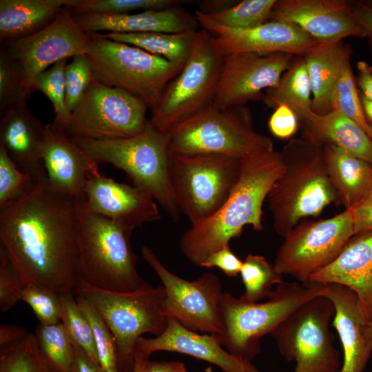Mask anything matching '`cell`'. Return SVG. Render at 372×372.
Returning <instances> with one entry per match:
<instances>
[{
	"label": "cell",
	"mask_w": 372,
	"mask_h": 372,
	"mask_svg": "<svg viewBox=\"0 0 372 372\" xmlns=\"http://www.w3.org/2000/svg\"><path fill=\"white\" fill-rule=\"evenodd\" d=\"M19 68L5 48L0 49V112L16 104L26 103Z\"/></svg>",
	"instance_id": "cell-44"
},
{
	"label": "cell",
	"mask_w": 372,
	"mask_h": 372,
	"mask_svg": "<svg viewBox=\"0 0 372 372\" xmlns=\"http://www.w3.org/2000/svg\"><path fill=\"white\" fill-rule=\"evenodd\" d=\"M148 358L140 354H135L134 364L132 372H143Z\"/></svg>",
	"instance_id": "cell-57"
},
{
	"label": "cell",
	"mask_w": 372,
	"mask_h": 372,
	"mask_svg": "<svg viewBox=\"0 0 372 372\" xmlns=\"http://www.w3.org/2000/svg\"><path fill=\"white\" fill-rule=\"evenodd\" d=\"M349 1H276L269 21L295 24L318 42L342 41L349 37H365L349 12Z\"/></svg>",
	"instance_id": "cell-19"
},
{
	"label": "cell",
	"mask_w": 372,
	"mask_h": 372,
	"mask_svg": "<svg viewBox=\"0 0 372 372\" xmlns=\"http://www.w3.org/2000/svg\"><path fill=\"white\" fill-rule=\"evenodd\" d=\"M91 39L65 7L43 30L1 45L21 73L24 92L28 98L37 77L56 62L85 54Z\"/></svg>",
	"instance_id": "cell-16"
},
{
	"label": "cell",
	"mask_w": 372,
	"mask_h": 372,
	"mask_svg": "<svg viewBox=\"0 0 372 372\" xmlns=\"http://www.w3.org/2000/svg\"><path fill=\"white\" fill-rule=\"evenodd\" d=\"M309 282L347 287L357 296L366 324L372 321V229L353 235L327 267Z\"/></svg>",
	"instance_id": "cell-23"
},
{
	"label": "cell",
	"mask_w": 372,
	"mask_h": 372,
	"mask_svg": "<svg viewBox=\"0 0 372 372\" xmlns=\"http://www.w3.org/2000/svg\"><path fill=\"white\" fill-rule=\"evenodd\" d=\"M298 118L295 112L287 105H278L271 115L268 125L271 134L277 138H291L297 131Z\"/></svg>",
	"instance_id": "cell-47"
},
{
	"label": "cell",
	"mask_w": 372,
	"mask_h": 372,
	"mask_svg": "<svg viewBox=\"0 0 372 372\" xmlns=\"http://www.w3.org/2000/svg\"><path fill=\"white\" fill-rule=\"evenodd\" d=\"M76 0H0V42L34 34L49 25Z\"/></svg>",
	"instance_id": "cell-30"
},
{
	"label": "cell",
	"mask_w": 372,
	"mask_h": 372,
	"mask_svg": "<svg viewBox=\"0 0 372 372\" xmlns=\"http://www.w3.org/2000/svg\"><path fill=\"white\" fill-rule=\"evenodd\" d=\"M323 145L327 176L338 201L353 209L372 188V165L329 143Z\"/></svg>",
	"instance_id": "cell-28"
},
{
	"label": "cell",
	"mask_w": 372,
	"mask_h": 372,
	"mask_svg": "<svg viewBox=\"0 0 372 372\" xmlns=\"http://www.w3.org/2000/svg\"><path fill=\"white\" fill-rule=\"evenodd\" d=\"M34 335L44 358L56 372H72L73 342L61 322L39 324Z\"/></svg>",
	"instance_id": "cell-35"
},
{
	"label": "cell",
	"mask_w": 372,
	"mask_h": 372,
	"mask_svg": "<svg viewBox=\"0 0 372 372\" xmlns=\"http://www.w3.org/2000/svg\"><path fill=\"white\" fill-rule=\"evenodd\" d=\"M353 235L350 209L327 219L302 220L283 237L273 265L282 276L307 282L335 259Z\"/></svg>",
	"instance_id": "cell-14"
},
{
	"label": "cell",
	"mask_w": 372,
	"mask_h": 372,
	"mask_svg": "<svg viewBox=\"0 0 372 372\" xmlns=\"http://www.w3.org/2000/svg\"><path fill=\"white\" fill-rule=\"evenodd\" d=\"M147 104L119 88L93 79L72 110L65 130L74 138L110 141L132 137L145 128Z\"/></svg>",
	"instance_id": "cell-13"
},
{
	"label": "cell",
	"mask_w": 372,
	"mask_h": 372,
	"mask_svg": "<svg viewBox=\"0 0 372 372\" xmlns=\"http://www.w3.org/2000/svg\"><path fill=\"white\" fill-rule=\"evenodd\" d=\"M223 57L214 45L211 32L198 30L188 60L152 110V125L168 132L211 105Z\"/></svg>",
	"instance_id": "cell-10"
},
{
	"label": "cell",
	"mask_w": 372,
	"mask_h": 372,
	"mask_svg": "<svg viewBox=\"0 0 372 372\" xmlns=\"http://www.w3.org/2000/svg\"><path fill=\"white\" fill-rule=\"evenodd\" d=\"M303 138L332 144L372 165V139L355 121L336 110L318 114L312 110L301 121Z\"/></svg>",
	"instance_id": "cell-27"
},
{
	"label": "cell",
	"mask_w": 372,
	"mask_h": 372,
	"mask_svg": "<svg viewBox=\"0 0 372 372\" xmlns=\"http://www.w3.org/2000/svg\"><path fill=\"white\" fill-rule=\"evenodd\" d=\"M94 79L91 64L85 54L74 56L65 71V104L71 113Z\"/></svg>",
	"instance_id": "cell-45"
},
{
	"label": "cell",
	"mask_w": 372,
	"mask_h": 372,
	"mask_svg": "<svg viewBox=\"0 0 372 372\" xmlns=\"http://www.w3.org/2000/svg\"><path fill=\"white\" fill-rule=\"evenodd\" d=\"M45 125L26 103L0 112V145L25 174L35 181L47 178L42 160Z\"/></svg>",
	"instance_id": "cell-24"
},
{
	"label": "cell",
	"mask_w": 372,
	"mask_h": 372,
	"mask_svg": "<svg viewBox=\"0 0 372 372\" xmlns=\"http://www.w3.org/2000/svg\"><path fill=\"white\" fill-rule=\"evenodd\" d=\"M174 155H216L241 159L274 149L271 139L258 132L244 105L212 104L168 132Z\"/></svg>",
	"instance_id": "cell-7"
},
{
	"label": "cell",
	"mask_w": 372,
	"mask_h": 372,
	"mask_svg": "<svg viewBox=\"0 0 372 372\" xmlns=\"http://www.w3.org/2000/svg\"><path fill=\"white\" fill-rule=\"evenodd\" d=\"M74 360L72 372H105L100 364L94 362L86 353L73 342Z\"/></svg>",
	"instance_id": "cell-51"
},
{
	"label": "cell",
	"mask_w": 372,
	"mask_h": 372,
	"mask_svg": "<svg viewBox=\"0 0 372 372\" xmlns=\"http://www.w3.org/2000/svg\"><path fill=\"white\" fill-rule=\"evenodd\" d=\"M74 16L85 32L179 33L197 30L199 25L196 17L180 4L164 10L143 11L136 14H80Z\"/></svg>",
	"instance_id": "cell-26"
},
{
	"label": "cell",
	"mask_w": 372,
	"mask_h": 372,
	"mask_svg": "<svg viewBox=\"0 0 372 372\" xmlns=\"http://www.w3.org/2000/svg\"><path fill=\"white\" fill-rule=\"evenodd\" d=\"M326 285L282 282L264 302H251L224 292L220 304L221 329L215 335L231 355L251 361L260 352V340L300 306L324 296Z\"/></svg>",
	"instance_id": "cell-5"
},
{
	"label": "cell",
	"mask_w": 372,
	"mask_h": 372,
	"mask_svg": "<svg viewBox=\"0 0 372 372\" xmlns=\"http://www.w3.org/2000/svg\"><path fill=\"white\" fill-rule=\"evenodd\" d=\"M276 0H244L218 12L204 14L196 9L195 17L203 30L214 27L247 29L269 21Z\"/></svg>",
	"instance_id": "cell-33"
},
{
	"label": "cell",
	"mask_w": 372,
	"mask_h": 372,
	"mask_svg": "<svg viewBox=\"0 0 372 372\" xmlns=\"http://www.w3.org/2000/svg\"><path fill=\"white\" fill-rule=\"evenodd\" d=\"M365 6L372 9V0L361 1Z\"/></svg>",
	"instance_id": "cell-59"
},
{
	"label": "cell",
	"mask_w": 372,
	"mask_h": 372,
	"mask_svg": "<svg viewBox=\"0 0 372 372\" xmlns=\"http://www.w3.org/2000/svg\"><path fill=\"white\" fill-rule=\"evenodd\" d=\"M367 333L369 338L372 340V321L367 324Z\"/></svg>",
	"instance_id": "cell-58"
},
{
	"label": "cell",
	"mask_w": 372,
	"mask_h": 372,
	"mask_svg": "<svg viewBox=\"0 0 372 372\" xmlns=\"http://www.w3.org/2000/svg\"><path fill=\"white\" fill-rule=\"evenodd\" d=\"M76 300L92 328L100 366L105 372H121L116 344L111 331L86 299L77 295Z\"/></svg>",
	"instance_id": "cell-40"
},
{
	"label": "cell",
	"mask_w": 372,
	"mask_h": 372,
	"mask_svg": "<svg viewBox=\"0 0 372 372\" xmlns=\"http://www.w3.org/2000/svg\"><path fill=\"white\" fill-rule=\"evenodd\" d=\"M74 293L87 300L111 331L121 372H132L135 345L143 334L158 336L167 327L163 286L116 292L92 287L78 277Z\"/></svg>",
	"instance_id": "cell-8"
},
{
	"label": "cell",
	"mask_w": 372,
	"mask_h": 372,
	"mask_svg": "<svg viewBox=\"0 0 372 372\" xmlns=\"http://www.w3.org/2000/svg\"><path fill=\"white\" fill-rule=\"evenodd\" d=\"M28 331L24 328L12 324H1L0 327V346L6 345L23 338Z\"/></svg>",
	"instance_id": "cell-53"
},
{
	"label": "cell",
	"mask_w": 372,
	"mask_h": 372,
	"mask_svg": "<svg viewBox=\"0 0 372 372\" xmlns=\"http://www.w3.org/2000/svg\"><path fill=\"white\" fill-rule=\"evenodd\" d=\"M240 275L245 287L240 297L251 302L269 298L273 291V286L284 282L282 276L264 256L251 254L243 260Z\"/></svg>",
	"instance_id": "cell-36"
},
{
	"label": "cell",
	"mask_w": 372,
	"mask_h": 372,
	"mask_svg": "<svg viewBox=\"0 0 372 372\" xmlns=\"http://www.w3.org/2000/svg\"><path fill=\"white\" fill-rule=\"evenodd\" d=\"M370 138L372 139V125L371 124Z\"/></svg>",
	"instance_id": "cell-61"
},
{
	"label": "cell",
	"mask_w": 372,
	"mask_h": 372,
	"mask_svg": "<svg viewBox=\"0 0 372 372\" xmlns=\"http://www.w3.org/2000/svg\"><path fill=\"white\" fill-rule=\"evenodd\" d=\"M184 363L178 361H147L143 372H178Z\"/></svg>",
	"instance_id": "cell-54"
},
{
	"label": "cell",
	"mask_w": 372,
	"mask_h": 372,
	"mask_svg": "<svg viewBox=\"0 0 372 372\" xmlns=\"http://www.w3.org/2000/svg\"><path fill=\"white\" fill-rule=\"evenodd\" d=\"M361 102L363 107L364 112L367 121L372 125V101L362 96L360 92Z\"/></svg>",
	"instance_id": "cell-56"
},
{
	"label": "cell",
	"mask_w": 372,
	"mask_h": 372,
	"mask_svg": "<svg viewBox=\"0 0 372 372\" xmlns=\"http://www.w3.org/2000/svg\"><path fill=\"white\" fill-rule=\"evenodd\" d=\"M349 48L342 41L318 42L302 56L307 66L313 99L311 110L318 114L331 110V94Z\"/></svg>",
	"instance_id": "cell-29"
},
{
	"label": "cell",
	"mask_w": 372,
	"mask_h": 372,
	"mask_svg": "<svg viewBox=\"0 0 372 372\" xmlns=\"http://www.w3.org/2000/svg\"><path fill=\"white\" fill-rule=\"evenodd\" d=\"M22 300L31 307L40 324L61 322V295L56 291L40 286H27L23 289Z\"/></svg>",
	"instance_id": "cell-43"
},
{
	"label": "cell",
	"mask_w": 372,
	"mask_h": 372,
	"mask_svg": "<svg viewBox=\"0 0 372 372\" xmlns=\"http://www.w3.org/2000/svg\"><path fill=\"white\" fill-rule=\"evenodd\" d=\"M240 167L239 158L169 154L172 193L191 225L205 220L221 207L238 181Z\"/></svg>",
	"instance_id": "cell-11"
},
{
	"label": "cell",
	"mask_w": 372,
	"mask_h": 372,
	"mask_svg": "<svg viewBox=\"0 0 372 372\" xmlns=\"http://www.w3.org/2000/svg\"><path fill=\"white\" fill-rule=\"evenodd\" d=\"M358 85L360 94L372 101V67L365 61H359L357 64Z\"/></svg>",
	"instance_id": "cell-52"
},
{
	"label": "cell",
	"mask_w": 372,
	"mask_h": 372,
	"mask_svg": "<svg viewBox=\"0 0 372 372\" xmlns=\"http://www.w3.org/2000/svg\"><path fill=\"white\" fill-rule=\"evenodd\" d=\"M324 296L332 301L335 309L333 326L343 353L339 372H363L372 353V340L356 294L347 287L327 284Z\"/></svg>",
	"instance_id": "cell-25"
},
{
	"label": "cell",
	"mask_w": 372,
	"mask_h": 372,
	"mask_svg": "<svg viewBox=\"0 0 372 372\" xmlns=\"http://www.w3.org/2000/svg\"><path fill=\"white\" fill-rule=\"evenodd\" d=\"M184 1L176 0H76L70 8L74 14H118L143 10H159L180 4Z\"/></svg>",
	"instance_id": "cell-41"
},
{
	"label": "cell",
	"mask_w": 372,
	"mask_h": 372,
	"mask_svg": "<svg viewBox=\"0 0 372 372\" xmlns=\"http://www.w3.org/2000/svg\"><path fill=\"white\" fill-rule=\"evenodd\" d=\"M212 41L224 56L240 52L286 53L303 56L318 41L298 25L269 21L247 29L214 27Z\"/></svg>",
	"instance_id": "cell-21"
},
{
	"label": "cell",
	"mask_w": 372,
	"mask_h": 372,
	"mask_svg": "<svg viewBox=\"0 0 372 372\" xmlns=\"http://www.w3.org/2000/svg\"><path fill=\"white\" fill-rule=\"evenodd\" d=\"M68 59H62L41 73L32 85V92L37 90L44 94L53 105L55 118L53 121L64 129L71 113L65 104V71Z\"/></svg>",
	"instance_id": "cell-39"
},
{
	"label": "cell",
	"mask_w": 372,
	"mask_h": 372,
	"mask_svg": "<svg viewBox=\"0 0 372 372\" xmlns=\"http://www.w3.org/2000/svg\"><path fill=\"white\" fill-rule=\"evenodd\" d=\"M178 372H187V370L186 369L185 364L179 369Z\"/></svg>",
	"instance_id": "cell-60"
},
{
	"label": "cell",
	"mask_w": 372,
	"mask_h": 372,
	"mask_svg": "<svg viewBox=\"0 0 372 372\" xmlns=\"http://www.w3.org/2000/svg\"><path fill=\"white\" fill-rule=\"evenodd\" d=\"M331 105V110L340 112L355 121L370 137L371 124L364 112L349 59L344 62L334 86Z\"/></svg>",
	"instance_id": "cell-37"
},
{
	"label": "cell",
	"mask_w": 372,
	"mask_h": 372,
	"mask_svg": "<svg viewBox=\"0 0 372 372\" xmlns=\"http://www.w3.org/2000/svg\"><path fill=\"white\" fill-rule=\"evenodd\" d=\"M0 372H56L44 358L34 334L0 346Z\"/></svg>",
	"instance_id": "cell-34"
},
{
	"label": "cell",
	"mask_w": 372,
	"mask_h": 372,
	"mask_svg": "<svg viewBox=\"0 0 372 372\" xmlns=\"http://www.w3.org/2000/svg\"><path fill=\"white\" fill-rule=\"evenodd\" d=\"M198 30L179 33H107L110 39L130 44L168 61L185 65L188 60Z\"/></svg>",
	"instance_id": "cell-32"
},
{
	"label": "cell",
	"mask_w": 372,
	"mask_h": 372,
	"mask_svg": "<svg viewBox=\"0 0 372 372\" xmlns=\"http://www.w3.org/2000/svg\"><path fill=\"white\" fill-rule=\"evenodd\" d=\"M237 183L221 207L187 229L180 239L185 257L197 266L211 254L229 245L245 225L262 231V205L284 170L280 152L274 149L242 158Z\"/></svg>",
	"instance_id": "cell-2"
},
{
	"label": "cell",
	"mask_w": 372,
	"mask_h": 372,
	"mask_svg": "<svg viewBox=\"0 0 372 372\" xmlns=\"http://www.w3.org/2000/svg\"><path fill=\"white\" fill-rule=\"evenodd\" d=\"M286 53L240 52L224 56L212 105L220 108L245 105L263 98L291 65Z\"/></svg>",
	"instance_id": "cell-17"
},
{
	"label": "cell",
	"mask_w": 372,
	"mask_h": 372,
	"mask_svg": "<svg viewBox=\"0 0 372 372\" xmlns=\"http://www.w3.org/2000/svg\"><path fill=\"white\" fill-rule=\"evenodd\" d=\"M35 180L23 172L0 145V209L3 210L21 198Z\"/></svg>",
	"instance_id": "cell-42"
},
{
	"label": "cell",
	"mask_w": 372,
	"mask_h": 372,
	"mask_svg": "<svg viewBox=\"0 0 372 372\" xmlns=\"http://www.w3.org/2000/svg\"><path fill=\"white\" fill-rule=\"evenodd\" d=\"M24 286L10 261L5 249L0 246V312L5 313L22 300Z\"/></svg>",
	"instance_id": "cell-46"
},
{
	"label": "cell",
	"mask_w": 372,
	"mask_h": 372,
	"mask_svg": "<svg viewBox=\"0 0 372 372\" xmlns=\"http://www.w3.org/2000/svg\"><path fill=\"white\" fill-rule=\"evenodd\" d=\"M74 201L79 278L92 287L116 292L149 287L137 270L131 242L133 229L91 211L83 198Z\"/></svg>",
	"instance_id": "cell-3"
},
{
	"label": "cell",
	"mask_w": 372,
	"mask_h": 372,
	"mask_svg": "<svg viewBox=\"0 0 372 372\" xmlns=\"http://www.w3.org/2000/svg\"><path fill=\"white\" fill-rule=\"evenodd\" d=\"M156 351L182 353L213 364L223 372H260L251 361L240 359L229 353L211 334H200L178 321L168 318L165 331L158 336L141 337L134 353L149 358Z\"/></svg>",
	"instance_id": "cell-22"
},
{
	"label": "cell",
	"mask_w": 372,
	"mask_h": 372,
	"mask_svg": "<svg viewBox=\"0 0 372 372\" xmlns=\"http://www.w3.org/2000/svg\"><path fill=\"white\" fill-rule=\"evenodd\" d=\"M335 313L324 296L300 306L270 334L286 360L294 361L293 372H339L342 360L329 330Z\"/></svg>",
	"instance_id": "cell-12"
},
{
	"label": "cell",
	"mask_w": 372,
	"mask_h": 372,
	"mask_svg": "<svg viewBox=\"0 0 372 372\" xmlns=\"http://www.w3.org/2000/svg\"><path fill=\"white\" fill-rule=\"evenodd\" d=\"M141 254L165 291V316L191 330L218 335L221 329L220 304L224 293L219 278L205 272L189 281L171 272L149 247L143 246Z\"/></svg>",
	"instance_id": "cell-15"
},
{
	"label": "cell",
	"mask_w": 372,
	"mask_h": 372,
	"mask_svg": "<svg viewBox=\"0 0 372 372\" xmlns=\"http://www.w3.org/2000/svg\"><path fill=\"white\" fill-rule=\"evenodd\" d=\"M200 2L198 3L199 9L197 10L204 14H211L224 10L233 6L237 1L211 0Z\"/></svg>",
	"instance_id": "cell-55"
},
{
	"label": "cell",
	"mask_w": 372,
	"mask_h": 372,
	"mask_svg": "<svg viewBox=\"0 0 372 372\" xmlns=\"http://www.w3.org/2000/svg\"><path fill=\"white\" fill-rule=\"evenodd\" d=\"M42 160L49 185L73 200L84 197L86 181L99 164L54 121L45 125Z\"/></svg>",
	"instance_id": "cell-20"
},
{
	"label": "cell",
	"mask_w": 372,
	"mask_h": 372,
	"mask_svg": "<svg viewBox=\"0 0 372 372\" xmlns=\"http://www.w3.org/2000/svg\"><path fill=\"white\" fill-rule=\"evenodd\" d=\"M83 200L91 211L133 230L161 218L157 203L151 196L134 185L103 176L99 169L86 181Z\"/></svg>",
	"instance_id": "cell-18"
},
{
	"label": "cell",
	"mask_w": 372,
	"mask_h": 372,
	"mask_svg": "<svg viewBox=\"0 0 372 372\" xmlns=\"http://www.w3.org/2000/svg\"><path fill=\"white\" fill-rule=\"evenodd\" d=\"M349 12L368 37L372 49V9L361 1H349Z\"/></svg>",
	"instance_id": "cell-50"
},
{
	"label": "cell",
	"mask_w": 372,
	"mask_h": 372,
	"mask_svg": "<svg viewBox=\"0 0 372 372\" xmlns=\"http://www.w3.org/2000/svg\"><path fill=\"white\" fill-rule=\"evenodd\" d=\"M354 235L372 229V188L368 194L353 209Z\"/></svg>",
	"instance_id": "cell-49"
},
{
	"label": "cell",
	"mask_w": 372,
	"mask_h": 372,
	"mask_svg": "<svg viewBox=\"0 0 372 372\" xmlns=\"http://www.w3.org/2000/svg\"><path fill=\"white\" fill-rule=\"evenodd\" d=\"M284 170L267 195L276 233L284 237L302 219L338 201L327 176L323 145L292 139L280 152Z\"/></svg>",
	"instance_id": "cell-4"
},
{
	"label": "cell",
	"mask_w": 372,
	"mask_h": 372,
	"mask_svg": "<svg viewBox=\"0 0 372 372\" xmlns=\"http://www.w3.org/2000/svg\"><path fill=\"white\" fill-rule=\"evenodd\" d=\"M73 138L99 163H110L124 171L135 187L151 196L174 222L178 221L180 211L169 178L168 132L158 130L148 120L141 134L129 138Z\"/></svg>",
	"instance_id": "cell-6"
},
{
	"label": "cell",
	"mask_w": 372,
	"mask_h": 372,
	"mask_svg": "<svg viewBox=\"0 0 372 372\" xmlns=\"http://www.w3.org/2000/svg\"><path fill=\"white\" fill-rule=\"evenodd\" d=\"M311 94L310 80L302 57L291 63L276 86L266 90L262 100L271 108L287 105L302 121L312 110Z\"/></svg>",
	"instance_id": "cell-31"
},
{
	"label": "cell",
	"mask_w": 372,
	"mask_h": 372,
	"mask_svg": "<svg viewBox=\"0 0 372 372\" xmlns=\"http://www.w3.org/2000/svg\"><path fill=\"white\" fill-rule=\"evenodd\" d=\"M61 322L72 342L81 347L99 364L95 340L91 324L80 309L73 293L61 295Z\"/></svg>",
	"instance_id": "cell-38"
},
{
	"label": "cell",
	"mask_w": 372,
	"mask_h": 372,
	"mask_svg": "<svg viewBox=\"0 0 372 372\" xmlns=\"http://www.w3.org/2000/svg\"><path fill=\"white\" fill-rule=\"evenodd\" d=\"M0 242L24 287L74 293L79 277L74 201L52 188L47 178L1 210Z\"/></svg>",
	"instance_id": "cell-1"
},
{
	"label": "cell",
	"mask_w": 372,
	"mask_h": 372,
	"mask_svg": "<svg viewBox=\"0 0 372 372\" xmlns=\"http://www.w3.org/2000/svg\"><path fill=\"white\" fill-rule=\"evenodd\" d=\"M242 262L227 245L210 254L200 267H217L226 276L235 277L240 274Z\"/></svg>",
	"instance_id": "cell-48"
},
{
	"label": "cell",
	"mask_w": 372,
	"mask_h": 372,
	"mask_svg": "<svg viewBox=\"0 0 372 372\" xmlns=\"http://www.w3.org/2000/svg\"><path fill=\"white\" fill-rule=\"evenodd\" d=\"M87 33L91 42L85 55L94 79L133 94L151 110L158 103L166 85L184 67L103 34Z\"/></svg>",
	"instance_id": "cell-9"
}]
</instances>
